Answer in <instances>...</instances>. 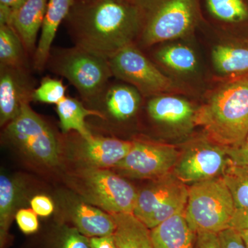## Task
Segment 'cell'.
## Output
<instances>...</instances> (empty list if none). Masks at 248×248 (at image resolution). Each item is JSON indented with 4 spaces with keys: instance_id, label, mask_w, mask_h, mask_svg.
I'll return each instance as SVG.
<instances>
[{
    "instance_id": "obj_20",
    "label": "cell",
    "mask_w": 248,
    "mask_h": 248,
    "mask_svg": "<svg viewBox=\"0 0 248 248\" xmlns=\"http://www.w3.org/2000/svg\"><path fill=\"white\" fill-rule=\"evenodd\" d=\"M56 110L62 133L75 131L84 140H89L93 136L86 124V117L96 116L101 118L100 112L85 107L82 102L68 96L57 104Z\"/></svg>"
},
{
    "instance_id": "obj_12",
    "label": "cell",
    "mask_w": 248,
    "mask_h": 248,
    "mask_svg": "<svg viewBox=\"0 0 248 248\" xmlns=\"http://www.w3.org/2000/svg\"><path fill=\"white\" fill-rule=\"evenodd\" d=\"M36 88L31 68L0 66V124L7 125L19 114L22 104L32 101Z\"/></svg>"
},
{
    "instance_id": "obj_18",
    "label": "cell",
    "mask_w": 248,
    "mask_h": 248,
    "mask_svg": "<svg viewBox=\"0 0 248 248\" xmlns=\"http://www.w3.org/2000/svg\"><path fill=\"white\" fill-rule=\"evenodd\" d=\"M147 110L155 122L172 126L194 124L196 111L185 99L172 96H155L148 103Z\"/></svg>"
},
{
    "instance_id": "obj_9",
    "label": "cell",
    "mask_w": 248,
    "mask_h": 248,
    "mask_svg": "<svg viewBox=\"0 0 248 248\" xmlns=\"http://www.w3.org/2000/svg\"><path fill=\"white\" fill-rule=\"evenodd\" d=\"M108 62L112 77L128 83L141 95H156L172 89V81L134 45L121 49Z\"/></svg>"
},
{
    "instance_id": "obj_34",
    "label": "cell",
    "mask_w": 248,
    "mask_h": 248,
    "mask_svg": "<svg viewBox=\"0 0 248 248\" xmlns=\"http://www.w3.org/2000/svg\"><path fill=\"white\" fill-rule=\"evenodd\" d=\"M194 248H222L218 234L199 232L196 234Z\"/></svg>"
},
{
    "instance_id": "obj_24",
    "label": "cell",
    "mask_w": 248,
    "mask_h": 248,
    "mask_svg": "<svg viewBox=\"0 0 248 248\" xmlns=\"http://www.w3.org/2000/svg\"><path fill=\"white\" fill-rule=\"evenodd\" d=\"M18 188L16 183L4 174L0 176V243L4 248L9 239V230L17 205Z\"/></svg>"
},
{
    "instance_id": "obj_6",
    "label": "cell",
    "mask_w": 248,
    "mask_h": 248,
    "mask_svg": "<svg viewBox=\"0 0 248 248\" xmlns=\"http://www.w3.org/2000/svg\"><path fill=\"white\" fill-rule=\"evenodd\" d=\"M73 184L86 201L109 214L133 215L138 192L115 172L88 166L77 173Z\"/></svg>"
},
{
    "instance_id": "obj_3",
    "label": "cell",
    "mask_w": 248,
    "mask_h": 248,
    "mask_svg": "<svg viewBox=\"0 0 248 248\" xmlns=\"http://www.w3.org/2000/svg\"><path fill=\"white\" fill-rule=\"evenodd\" d=\"M47 68L68 80L89 105L113 78L108 60L76 46L52 48Z\"/></svg>"
},
{
    "instance_id": "obj_30",
    "label": "cell",
    "mask_w": 248,
    "mask_h": 248,
    "mask_svg": "<svg viewBox=\"0 0 248 248\" xmlns=\"http://www.w3.org/2000/svg\"><path fill=\"white\" fill-rule=\"evenodd\" d=\"M16 218L19 229L25 234H32L38 231V219L33 210L30 209L19 210L16 214Z\"/></svg>"
},
{
    "instance_id": "obj_4",
    "label": "cell",
    "mask_w": 248,
    "mask_h": 248,
    "mask_svg": "<svg viewBox=\"0 0 248 248\" xmlns=\"http://www.w3.org/2000/svg\"><path fill=\"white\" fill-rule=\"evenodd\" d=\"M236 210L231 190L222 176L195 183L188 188L185 217L196 234H218L231 228Z\"/></svg>"
},
{
    "instance_id": "obj_38",
    "label": "cell",
    "mask_w": 248,
    "mask_h": 248,
    "mask_svg": "<svg viewBox=\"0 0 248 248\" xmlns=\"http://www.w3.org/2000/svg\"><path fill=\"white\" fill-rule=\"evenodd\" d=\"M237 231L239 232L246 248H248V229L237 230Z\"/></svg>"
},
{
    "instance_id": "obj_32",
    "label": "cell",
    "mask_w": 248,
    "mask_h": 248,
    "mask_svg": "<svg viewBox=\"0 0 248 248\" xmlns=\"http://www.w3.org/2000/svg\"><path fill=\"white\" fill-rule=\"evenodd\" d=\"M225 150L232 163L248 166V134L244 141L239 146L225 148Z\"/></svg>"
},
{
    "instance_id": "obj_5",
    "label": "cell",
    "mask_w": 248,
    "mask_h": 248,
    "mask_svg": "<svg viewBox=\"0 0 248 248\" xmlns=\"http://www.w3.org/2000/svg\"><path fill=\"white\" fill-rule=\"evenodd\" d=\"M143 14L140 37L145 46L185 35L197 18V0H139Z\"/></svg>"
},
{
    "instance_id": "obj_22",
    "label": "cell",
    "mask_w": 248,
    "mask_h": 248,
    "mask_svg": "<svg viewBox=\"0 0 248 248\" xmlns=\"http://www.w3.org/2000/svg\"><path fill=\"white\" fill-rule=\"evenodd\" d=\"M29 59L14 28L0 25V66L30 68Z\"/></svg>"
},
{
    "instance_id": "obj_15",
    "label": "cell",
    "mask_w": 248,
    "mask_h": 248,
    "mask_svg": "<svg viewBox=\"0 0 248 248\" xmlns=\"http://www.w3.org/2000/svg\"><path fill=\"white\" fill-rule=\"evenodd\" d=\"M81 138V156L88 166L96 169L116 167L126 156L133 145V141L94 135L89 140Z\"/></svg>"
},
{
    "instance_id": "obj_17",
    "label": "cell",
    "mask_w": 248,
    "mask_h": 248,
    "mask_svg": "<svg viewBox=\"0 0 248 248\" xmlns=\"http://www.w3.org/2000/svg\"><path fill=\"white\" fill-rule=\"evenodd\" d=\"M151 234L154 248H194L197 234L189 226L184 211L151 230Z\"/></svg>"
},
{
    "instance_id": "obj_35",
    "label": "cell",
    "mask_w": 248,
    "mask_h": 248,
    "mask_svg": "<svg viewBox=\"0 0 248 248\" xmlns=\"http://www.w3.org/2000/svg\"><path fill=\"white\" fill-rule=\"evenodd\" d=\"M231 228L236 230L248 229V210L236 209L232 219Z\"/></svg>"
},
{
    "instance_id": "obj_37",
    "label": "cell",
    "mask_w": 248,
    "mask_h": 248,
    "mask_svg": "<svg viewBox=\"0 0 248 248\" xmlns=\"http://www.w3.org/2000/svg\"><path fill=\"white\" fill-rule=\"evenodd\" d=\"M26 1L27 0H0V4L9 8L14 11L15 14L16 11L26 2Z\"/></svg>"
},
{
    "instance_id": "obj_1",
    "label": "cell",
    "mask_w": 248,
    "mask_h": 248,
    "mask_svg": "<svg viewBox=\"0 0 248 248\" xmlns=\"http://www.w3.org/2000/svg\"><path fill=\"white\" fill-rule=\"evenodd\" d=\"M65 22L74 46L108 60L133 45L143 14L132 0H75Z\"/></svg>"
},
{
    "instance_id": "obj_16",
    "label": "cell",
    "mask_w": 248,
    "mask_h": 248,
    "mask_svg": "<svg viewBox=\"0 0 248 248\" xmlns=\"http://www.w3.org/2000/svg\"><path fill=\"white\" fill-rule=\"evenodd\" d=\"M48 0H27L16 11L11 27L22 42L32 61L37 48L39 32L41 31Z\"/></svg>"
},
{
    "instance_id": "obj_19",
    "label": "cell",
    "mask_w": 248,
    "mask_h": 248,
    "mask_svg": "<svg viewBox=\"0 0 248 248\" xmlns=\"http://www.w3.org/2000/svg\"><path fill=\"white\" fill-rule=\"evenodd\" d=\"M72 217L78 231L88 238L110 236L115 233L116 223L112 215L92 205L78 204Z\"/></svg>"
},
{
    "instance_id": "obj_13",
    "label": "cell",
    "mask_w": 248,
    "mask_h": 248,
    "mask_svg": "<svg viewBox=\"0 0 248 248\" xmlns=\"http://www.w3.org/2000/svg\"><path fill=\"white\" fill-rule=\"evenodd\" d=\"M141 102V94L130 85L109 82L97 99L90 104L102 108L101 118L123 122L136 115Z\"/></svg>"
},
{
    "instance_id": "obj_23",
    "label": "cell",
    "mask_w": 248,
    "mask_h": 248,
    "mask_svg": "<svg viewBox=\"0 0 248 248\" xmlns=\"http://www.w3.org/2000/svg\"><path fill=\"white\" fill-rule=\"evenodd\" d=\"M214 64L217 71L226 75L248 73V48L219 45L213 52Z\"/></svg>"
},
{
    "instance_id": "obj_11",
    "label": "cell",
    "mask_w": 248,
    "mask_h": 248,
    "mask_svg": "<svg viewBox=\"0 0 248 248\" xmlns=\"http://www.w3.org/2000/svg\"><path fill=\"white\" fill-rule=\"evenodd\" d=\"M179 155L171 145L134 141L128 155L116 168L130 177L155 180L172 172Z\"/></svg>"
},
{
    "instance_id": "obj_28",
    "label": "cell",
    "mask_w": 248,
    "mask_h": 248,
    "mask_svg": "<svg viewBox=\"0 0 248 248\" xmlns=\"http://www.w3.org/2000/svg\"><path fill=\"white\" fill-rule=\"evenodd\" d=\"M66 91L62 79L46 77L34 90L32 101L57 105L66 97Z\"/></svg>"
},
{
    "instance_id": "obj_39",
    "label": "cell",
    "mask_w": 248,
    "mask_h": 248,
    "mask_svg": "<svg viewBox=\"0 0 248 248\" xmlns=\"http://www.w3.org/2000/svg\"><path fill=\"white\" fill-rule=\"evenodd\" d=\"M132 1H139V0H132Z\"/></svg>"
},
{
    "instance_id": "obj_25",
    "label": "cell",
    "mask_w": 248,
    "mask_h": 248,
    "mask_svg": "<svg viewBox=\"0 0 248 248\" xmlns=\"http://www.w3.org/2000/svg\"><path fill=\"white\" fill-rule=\"evenodd\" d=\"M222 177L231 190L236 209L248 210V166L234 164L230 160Z\"/></svg>"
},
{
    "instance_id": "obj_31",
    "label": "cell",
    "mask_w": 248,
    "mask_h": 248,
    "mask_svg": "<svg viewBox=\"0 0 248 248\" xmlns=\"http://www.w3.org/2000/svg\"><path fill=\"white\" fill-rule=\"evenodd\" d=\"M222 248H246L239 232L229 228L218 233Z\"/></svg>"
},
{
    "instance_id": "obj_14",
    "label": "cell",
    "mask_w": 248,
    "mask_h": 248,
    "mask_svg": "<svg viewBox=\"0 0 248 248\" xmlns=\"http://www.w3.org/2000/svg\"><path fill=\"white\" fill-rule=\"evenodd\" d=\"M74 1L75 0H48L37 48L32 60V67L35 71L42 73L46 68L59 27L66 19Z\"/></svg>"
},
{
    "instance_id": "obj_26",
    "label": "cell",
    "mask_w": 248,
    "mask_h": 248,
    "mask_svg": "<svg viewBox=\"0 0 248 248\" xmlns=\"http://www.w3.org/2000/svg\"><path fill=\"white\" fill-rule=\"evenodd\" d=\"M156 57L165 66L182 73L193 71L197 66L195 53L186 46L165 47L156 53Z\"/></svg>"
},
{
    "instance_id": "obj_33",
    "label": "cell",
    "mask_w": 248,
    "mask_h": 248,
    "mask_svg": "<svg viewBox=\"0 0 248 248\" xmlns=\"http://www.w3.org/2000/svg\"><path fill=\"white\" fill-rule=\"evenodd\" d=\"M31 205L36 215L41 217H48L53 213L54 210L53 202L45 195L34 197L31 200Z\"/></svg>"
},
{
    "instance_id": "obj_2",
    "label": "cell",
    "mask_w": 248,
    "mask_h": 248,
    "mask_svg": "<svg viewBox=\"0 0 248 248\" xmlns=\"http://www.w3.org/2000/svg\"><path fill=\"white\" fill-rule=\"evenodd\" d=\"M194 124L224 148L239 146L248 134V73L222 85L196 110Z\"/></svg>"
},
{
    "instance_id": "obj_27",
    "label": "cell",
    "mask_w": 248,
    "mask_h": 248,
    "mask_svg": "<svg viewBox=\"0 0 248 248\" xmlns=\"http://www.w3.org/2000/svg\"><path fill=\"white\" fill-rule=\"evenodd\" d=\"M206 4L212 16L222 22L239 23L248 18L244 0H206Z\"/></svg>"
},
{
    "instance_id": "obj_10",
    "label": "cell",
    "mask_w": 248,
    "mask_h": 248,
    "mask_svg": "<svg viewBox=\"0 0 248 248\" xmlns=\"http://www.w3.org/2000/svg\"><path fill=\"white\" fill-rule=\"evenodd\" d=\"M229 161L224 147L205 139L192 142L179 155L172 173L184 184H193L221 177Z\"/></svg>"
},
{
    "instance_id": "obj_8",
    "label": "cell",
    "mask_w": 248,
    "mask_h": 248,
    "mask_svg": "<svg viewBox=\"0 0 248 248\" xmlns=\"http://www.w3.org/2000/svg\"><path fill=\"white\" fill-rule=\"evenodd\" d=\"M188 188L172 172L153 180L138 192L134 216L153 229L174 215L185 211Z\"/></svg>"
},
{
    "instance_id": "obj_36",
    "label": "cell",
    "mask_w": 248,
    "mask_h": 248,
    "mask_svg": "<svg viewBox=\"0 0 248 248\" xmlns=\"http://www.w3.org/2000/svg\"><path fill=\"white\" fill-rule=\"evenodd\" d=\"M91 248H120L116 244L113 235L90 239Z\"/></svg>"
},
{
    "instance_id": "obj_29",
    "label": "cell",
    "mask_w": 248,
    "mask_h": 248,
    "mask_svg": "<svg viewBox=\"0 0 248 248\" xmlns=\"http://www.w3.org/2000/svg\"><path fill=\"white\" fill-rule=\"evenodd\" d=\"M56 243V248H91L89 238L76 228L62 229Z\"/></svg>"
},
{
    "instance_id": "obj_21",
    "label": "cell",
    "mask_w": 248,
    "mask_h": 248,
    "mask_svg": "<svg viewBox=\"0 0 248 248\" xmlns=\"http://www.w3.org/2000/svg\"><path fill=\"white\" fill-rule=\"evenodd\" d=\"M112 215L116 223L113 236L119 248H154L151 230L133 214Z\"/></svg>"
},
{
    "instance_id": "obj_7",
    "label": "cell",
    "mask_w": 248,
    "mask_h": 248,
    "mask_svg": "<svg viewBox=\"0 0 248 248\" xmlns=\"http://www.w3.org/2000/svg\"><path fill=\"white\" fill-rule=\"evenodd\" d=\"M4 133L8 140L41 164H58V139L50 125L31 108L30 102L22 104L17 117L6 125Z\"/></svg>"
}]
</instances>
